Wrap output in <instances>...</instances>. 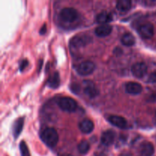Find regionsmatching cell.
<instances>
[{"label":"cell","mask_w":156,"mask_h":156,"mask_svg":"<svg viewBox=\"0 0 156 156\" xmlns=\"http://www.w3.org/2000/svg\"><path fill=\"white\" fill-rule=\"evenodd\" d=\"M138 33L144 39H150L154 35V26L152 23H145L138 28Z\"/></svg>","instance_id":"cell-6"},{"label":"cell","mask_w":156,"mask_h":156,"mask_svg":"<svg viewBox=\"0 0 156 156\" xmlns=\"http://www.w3.org/2000/svg\"><path fill=\"white\" fill-rule=\"evenodd\" d=\"M92 38L91 36L85 34H81L76 35L70 41V45L74 48H81L84 47L91 43Z\"/></svg>","instance_id":"cell-3"},{"label":"cell","mask_w":156,"mask_h":156,"mask_svg":"<svg viewBox=\"0 0 156 156\" xmlns=\"http://www.w3.org/2000/svg\"><path fill=\"white\" fill-rule=\"evenodd\" d=\"M23 126H24V118L23 117L18 118V120H15L13 125V129H12L13 136L15 139L19 136L20 133L23 129Z\"/></svg>","instance_id":"cell-16"},{"label":"cell","mask_w":156,"mask_h":156,"mask_svg":"<svg viewBox=\"0 0 156 156\" xmlns=\"http://www.w3.org/2000/svg\"><path fill=\"white\" fill-rule=\"evenodd\" d=\"M41 139L43 142L50 148H53L56 146L59 141V135L54 128L48 127L46 128L41 133Z\"/></svg>","instance_id":"cell-1"},{"label":"cell","mask_w":156,"mask_h":156,"mask_svg":"<svg viewBox=\"0 0 156 156\" xmlns=\"http://www.w3.org/2000/svg\"><path fill=\"white\" fill-rule=\"evenodd\" d=\"M59 17L65 22L71 23L77 19L79 13L73 8H64L59 12Z\"/></svg>","instance_id":"cell-5"},{"label":"cell","mask_w":156,"mask_h":156,"mask_svg":"<svg viewBox=\"0 0 156 156\" xmlns=\"http://www.w3.org/2000/svg\"><path fill=\"white\" fill-rule=\"evenodd\" d=\"M57 105L62 111L68 113L74 112L77 108V103L76 101L69 97L60 98L57 101Z\"/></svg>","instance_id":"cell-2"},{"label":"cell","mask_w":156,"mask_h":156,"mask_svg":"<svg viewBox=\"0 0 156 156\" xmlns=\"http://www.w3.org/2000/svg\"><path fill=\"white\" fill-rule=\"evenodd\" d=\"M112 32V26L110 24H102L96 27L94 33L99 37H105L110 35Z\"/></svg>","instance_id":"cell-13"},{"label":"cell","mask_w":156,"mask_h":156,"mask_svg":"<svg viewBox=\"0 0 156 156\" xmlns=\"http://www.w3.org/2000/svg\"><path fill=\"white\" fill-rule=\"evenodd\" d=\"M125 91L126 93L133 95L140 94L143 91V86L138 82H129L125 85Z\"/></svg>","instance_id":"cell-11"},{"label":"cell","mask_w":156,"mask_h":156,"mask_svg":"<svg viewBox=\"0 0 156 156\" xmlns=\"http://www.w3.org/2000/svg\"><path fill=\"white\" fill-rule=\"evenodd\" d=\"M119 156H133L132 154L130 152H125L123 153H121Z\"/></svg>","instance_id":"cell-26"},{"label":"cell","mask_w":156,"mask_h":156,"mask_svg":"<svg viewBox=\"0 0 156 156\" xmlns=\"http://www.w3.org/2000/svg\"><path fill=\"white\" fill-rule=\"evenodd\" d=\"M132 2L129 0H119L117 2V9L120 12H126L131 9Z\"/></svg>","instance_id":"cell-18"},{"label":"cell","mask_w":156,"mask_h":156,"mask_svg":"<svg viewBox=\"0 0 156 156\" xmlns=\"http://www.w3.org/2000/svg\"><path fill=\"white\" fill-rule=\"evenodd\" d=\"M46 31H47V25L44 24L43 25V27H41V30H40V33H41V34H44L46 33Z\"/></svg>","instance_id":"cell-24"},{"label":"cell","mask_w":156,"mask_h":156,"mask_svg":"<svg viewBox=\"0 0 156 156\" xmlns=\"http://www.w3.org/2000/svg\"><path fill=\"white\" fill-rule=\"evenodd\" d=\"M90 149V144L86 140H82L78 145V150L81 154H86Z\"/></svg>","instance_id":"cell-20"},{"label":"cell","mask_w":156,"mask_h":156,"mask_svg":"<svg viewBox=\"0 0 156 156\" xmlns=\"http://www.w3.org/2000/svg\"><path fill=\"white\" fill-rule=\"evenodd\" d=\"M84 93L90 98H94L98 94V90L95 85L91 81H84L83 82Z\"/></svg>","instance_id":"cell-7"},{"label":"cell","mask_w":156,"mask_h":156,"mask_svg":"<svg viewBox=\"0 0 156 156\" xmlns=\"http://www.w3.org/2000/svg\"><path fill=\"white\" fill-rule=\"evenodd\" d=\"M27 66H28V61H27V59H24V60H22V62L20 63V67H19L20 71L22 72L23 70Z\"/></svg>","instance_id":"cell-23"},{"label":"cell","mask_w":156,"mask_h":156,"mask_svg":"<svg viewBox=\"0 0 156 156\" xmlns=\"http://www.w3.org/2000/svg\"><path fill=\"white\" fill-rule=\"evenodd\" d=\"M120 41L123 45L126 46V47H131L135 44L136 39L131 33H126L121 37Z\"/></svg>","instance_id":"cell-19"},{"label":"cell","mask_w":156,"mask_h":156,"mask_svg":"<svg viewBox=\"0 0 156 156\" xmlns=\"http://www.w3.org/2000/svg\"><path fill=\"white\" fill-rule=\"evenodd\" d=\"M147 82L149 83H156V70L149 75Z\"/></svg>","instance_id":"cell-22"},{"label":"cell","mask_w":156,"mask_h":156,"mask_svg":"<svg viewBox=\"0 0 156 156\" xmlns=\"http://www.w3.org/2000/svg\"><path fill=\"white\" fill-rule=\"evenodd\" d=\"M59 156H72L69 154H62V155H59Z\"/></svg>","instance_id":"cell-27"},{"label":"cell","mask_w":156,"mask_h":156,"mask_svg":"<svg viewBox=\"0 0 156 156\" xmlns=\"http://www.w3.org/2000/svg\"><path fill=\"white\" fill-rule=\"evenodd\" d=\"M142 3H143V4H144L145 5H149V4H150V5L155 4V1H144V2H143Z\"/></svg>","instance_id":"cell-25"},{"label":"cell","mask_w":156,"mask_h":156,"mask_svg":"<svg viewBox=\"0 0 156 156\" xmlns=\"http://www.w3.org/2000/svg\"><path fill=\"white\" fill-rule=\"evenodd\" d=\"M147 66L144 62H136L131 68L132 74L138 79H141L147 73Z\"/></svg>","instance_id":"cell-8"},{"label":"cell","mask_w":156,"mask_h":156,"mask_svg":"<svg viewBox=\"0 0 156 156\" xmlns=\"http://www.w3.org/2000/svg\"><path fill=\"white\" fill-rule=\"evenodd\" d=\"M94 123L89 119H84L79 123V128L82 133L85 134H89L94 130Z\"/></svg>","instance_id":"cell-12"},{"label":"cell","mask_w":156,"mask_h":156,"mask_svg":"<svg viewBox=\"0 0 156 156\" xmlns=\"http://www.w3.org/2000/svg\"><path fill=\"white\" fill-rule=\"evenodd\" d=\"M155 118H156V113H155Z\"/></svg>","instance_id":"cell-28"},{"label":"cell","mask_w":156,"mask_h":156,"mask_svg":"<svg viewBox=\"0 0 156 156\" xmlns=\"http://www.w3.org/2000/svg\"><path fill=\"white\" fill-rule=\"evenodd\" d=\"M113 20V17L111 14L108 12H101L96 16V21L100 24H108Z\"/></svg>","instance_id":"cell-15"},{"label":"cell","mask_w":156,"mask_h":156,"mask_svg":"<svg viewBox=\"0 0 156 156\" xmlns=\"http://www.w3.org/2000/svg\"><path fill=\"white\" fill-rule=\"evenodd\" d=\"M20 152H21V156H30V152H29L28 147L24 141H21L19 145Z\"/></svg>","instance_id":"cell-21"},{"label":"cell","mask_w":156,"mask_h":156,"mask_svg":"<svg viewBox=\"0 0 156 156\" xmlns=\"http://www.w3.org/2000/svg\"><path fill=\"white\" fill-rule=\"evenodd\" d=\"M115 140V133L111 129L105 131L101 137V143L105 146H110Z\"/></svg>","instance_id":"cell-10"},{"label":"cell","mask_w":156,"mask_h":156,"mask_svg":"<svg viewBox=\"0 0 156 156\" xmlns=\"http://www.w3.org/2000/svg\"><path fill=\"white\" fill-rule=\"evenodd\" d=\"M140 152L143 156H152L155 152V148L149 142H144L140 146Z\"/></svg>","instance_id":"cell-14"},{"label":"cell","mask_w":156,"mask_h":156,"mask_svg":"<svg viewBox=\"0 0 156 156\" xmlns=\"http://www.w3.org/2000/svg\"><path fill=\"white\" fill-rule=\"evenodd\" d=\"M48 85L50 88H56L59 87V84H60V78H59V75L57 72L53 73L51 76L49 77L48 79Z\"/></svg>","instance_id":"cell-17"},{"label":"cell","mask_w":156,"mask_h":156,"mask_svg":"<svg viewBox=\"0 0 156 156\" xmlns=\"http://www.w3.org/2000/svg\"><path fill=\"white\" fill-rule=\"evenodd\" d=\"M95 64L91 61H84L76 67V70L80 76H85L92 74L95 70Z\"/></svg>","instance_id":"cell-4"},{"label":"cell","mask_w":156,"mask_h":156,"mask_svg":"<svg viewBox=\"0 0 156 156\" xmlns=\"http://www.w3.org/2000/svg\"><path fill=\"white\" fill-rule=\"evenodd\" d=\"M108 121L119 129H126L127 127V121L123 117L117 115H111L108 117Z\"/></svg>","instance_id":"cell-9"}]
</instances>
